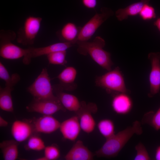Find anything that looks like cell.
Masks as SVG:
<instances>
[{
    "instance_id": "1",
    "label": "cell",
    "mask_w": 160,
    "mask_h": 160,
    "mask_svg": "<svg viewBox=\"0 0 160 160\" xmlns=\"http://www.w3.org/2000/svg\"><path fill=\"white\" fill-rule=\"evenodd\" d=\"M142 133L141 124L138 121H135L132 125L106 139L101 148L95 152V154L99 157H116L134 134L140 135Z\"/></svg>"
},
{
    "instance_id": "33",
    "label": "cell",
    "mask_w": 160,
    "mask_h": 160,
    "mask_svg": "<svg viewBox=\"0 0 160 160\" xmlns=\"http://www.w3.org/2000/svg\"><path fill=\"white\" fill-rule=\"evenodd\" d=\"M155 158L156 160H160V146L156 149Z\"/></svg>"
},
{
    "instance_id": "17",
    "label": "cell",
    "mask_w": 160,
    "mask_h": 160,
    "mask_svg": "<svg viewBox=\"0 0 160 160\" xmlns=\"http://www.w3.org/2000/svg\"><path fill=\"white\" fill-rule=\"evenodd\" d=\"M111 105L113 111L116 113L125 115L131 111L133 103L131 99L127 93H119L113 97Z\"/></svg>"
},
{
    "instance_id": "11",
    "label": "cell",
    "mask_w": 160,
    "mask_h": 160,
    "mask_svg": "<svg viewBox=\"0 0 160 160\" xmlns=\"http://www.w3.org/2000/svg\"><path fill=\"white\" fill-rule=\"evenodd\" d=\"M148 59L151 64V70L149 76L150 88L148 94L152 97L158 93L160 89V53L151 52Z\"/></svg>"
},
{
    "instance_id": "12",
    "label": "cell",
    "mask_w": 160,
    "mask_h": 160,
    "mask_svg": "<svg viewBox=\"0 0 160 160\" xmlns=\"http://www.w3.org/2000/svg\"><path fill=\"white\" fill-rule=\"evenodd\" d=\"M35 132L32 121L16 120L12 124L11 133L18 143L28 139Z\"/></svg>"
},
{
    "instance_id": "19",
    "label": "cell",
    "mask_w": 160,
    "mask_h": 160,
    "mask_svg": "<svg viewBox=\"0 0 160 160\" xmlns=\"http://www.w3.org/2000/svg\"><path fill=\"white\" fill-rule=\"evenodd\" d=\"M81 28L73 23L68 22L56 32V35L61 42L76 43Z\"/></svg>"
},
{
    "instance_id": "29",
    "label": "cell",
    "mask_w": 160,
    "mask_h": 160,
    "mask_svg": "<svg viewBox=\"0 0 160 160\" xmlns=\"http://www.w3.org/2000/svg\"><path fill=\"white\" fill-rule=\"evenodd\" d=\"M44 156L47 160H55L60 156V151L57 147L52 145L46 146L44 149Z\"/></svg>"
},
{
    "instance_id": "8",
    "label": "cell",
    "mask_w": 160,
    "mask_h": 160,
    "mask_svg": "<svg viewBox=\"0 0 160 160\" xmlns=\"http://www.w3.org/2000/svg\"><path fill=\"white\" fill-rule=\"evenodd\" d=\"M74 42H61L39 47H29L26 49V53L23 57V63L25 65L29 64L32 58L47 55L51 53L59 51L66 50L73 46Z\"/></svg>"
},
{
    "instance_id": "10",
    "label": "cell",
    "mask_w": 160,
    "mask_h": 160,
    "mask_svg": "<svg viewBox=\"0 0 160 160\" xmlns=\"http://www.w3.org/2000/svg\"><path fill=\"white\" fill-rule=\"evenodd\" d=\"M26 108L29 112H36L43 115H52L60 111H65L66 110L59 100H40L34 98Z\"/></svg>"
},
{
    "instance_id": "14",
    "label": "cell",
    "mask_w": 160,
    "mask_h": 160,
    "mask_svg": "<svg viewBox=\"0 0 160 160\" xmlns=\"http://www.w3.org/2000/svg\"><path fill=\"white\" fill-rule=\"evenodd\" d=\"M59 129L64 138L75 141L81 129L78 117L74 116L64 121L61 123Z\"/></svg>"
},
{
    "instance_id": "15",
    "label": "cell",
    "mask_w": 160,
    "mask_h": 160,
    "mask_svg": "<svg viewBox=\"0 0 160 160\" xmlns=\"http://www.w3.org/2000/svg\"><path fill=\"white\" fill-rule=\"evenodd\" d=\"M54 92L66 109L77 112L81 108V102L75 96L63 92L58 84L53 86Z\"/></svg>"
},
{
    "instance_id": "34",
    "label": "cell",
    "mask_w": 160,
    "mask_h": 160,
    "mask_svg": "<svg viewBox=\"0 0 160 160\" xmlns=\"http://www.w3.org/2000/svg\"><path fill=\"white\" fill-rule=\"evenodd\" d=\"M154 25L155 26L160 32V17L158 18L154 23Z\"/></svg>"
},
{
    "instance_id": "6",
    "label": "cell",
    "mask_w": 160,
    "mask_h": 160,
    "mask_svg": "<svg viewBox=\"0 0 160 160\" xmlns=\"http://www.w3.org/2000/svg\"><path fill=\"white\" fill-rule=\"evenodd\" d=\"M113 14L114 12L111 9L105 7L102 8L100 13H96L81 27L77 41H88L101 25Z\"/></svg>"
},
{
    "instance_id": "5",
    "label": "cell",
    "mask_w": 160,
    "mask_h": 160,
    "mask_svg": "<svg viewBox=\"0 0 160 160\" xmlns=\"http://www.w3.org/2000/svg\"><path fill=\"white\" fill-rule=\"evenodd\" d=\"M17 35L10 30H1L0 33V56L3 58L15 60L24 57L26 49H23L12 43Z\"/></svg>"
},
{
    "instance_id": "25",
    "label": "cell",
    "mask_w": 160,
    "mask_h": 160,
    "mask_svg": "<svg viewBox=\"0 0 160 160\" xmlns=\"http://www.w3.org/2000/svg\"><path fill=\"white\" fill-rule=\"evenodd\" d=\"M143 121L149 125L156 130L160 129V107L156 113L152 111L145 114Z\"/></svg>"
},
{
    "instance_id": "35",
    "label": "cell",
    "mask_w": 160,
    "mask_h": 160,
    "mask_svg": "<svg viewBox=\"0 0 160 160\" xmlns=\"http://www.w3.org/2000/svg\"><path fill=\"white\" fill-rule=\"evenodd\" d=\"M36 160H47V158L44 156L37 158L36 159Z\"/></svg>"
},
{
    "instance_id": "9",
    "label": "cell",
    "mask_w": 160,
    "mask_h": 160,
    "mask_svg": "<svg viewBox=\"0 0 160 160\" xmlns=\"http://www.w3.org/2000/svg\"><path fill=\"white\" fill-rule=\"evenodd\" d=\"M81 104L80 108L76 113L79 117L81 129L85 133L89 134L94 130L95 127V121L91 113L96 111L97 107L93 103L87 104L82 101Z\"/></svg>"
},
{
    "instance_id": "16",
    "label": "cell",
    "mask_w": 160,
    "mask_h": 160,
    "mask_svg": "<svg viewBox=\"0 0 160 160\" xmlns=\"http://www.w3.org/2000/svg\"><path fill=\"white\" fill-rule=\"evenodd\" d=\"M65 159L66 160H92L93 155L83 142L79 140L66 154Z\"/></svg>"
},
{
    "instance_id": "21",
    "label": "cell",
    "mask_w": 160,
    "mask_h": 160,
    "mask_svg": "<svg viewBox=\"0 0 160 160\" xmlns=\"http://www.w3.org/2000/svg\"><path fill=\"white\" fill-rule=\"evenodd\" d=\"M18 142L15 140H4L0 143V148L5 160H15L18 156Z\"/></svg>"
},
{
    "instance_id": "23",
    "label": "cell",
    "mask_w": 160,
    "mask_h": 160,
    "mask_svg": "<svg viewBox=\"0 0 160 160\" xmlns=\"http://www.w3.org/2000/svg\"><path fill=\"white\" fill-rule=\"evenodd\" d=\"M97 127L100 133L106 139L115 134L114 123L109 119H105L100 120L97 124Z\"/></svg>"
},
{
    "instance_id": "2",
    "label": "cell",
    "mask_w": 160,
    "mask_h": 160,
    "mask_svg": "<svg viewBox=\"0 0 160 160\" xmlns=\"http://www.w3.org/2000/svg\"><path fill=\"white\" fill-rule=\"evenodd\" d=\"M76 44L79 53L84 56L89 55L103 68L108 71L111 70L113 63L111 60V54L103 49L105 42L101 37L96 36L92 41H77Z\"/></svg>"
},
{
    "instance_id": "22",
    "label": "cell",
    "mask_w": 160,
    "mask_h": 160,
    "mask_svg": "<svg viewBox=\"0 0 160 160\" xmlns=\"http://www.w3.org/2000/svg\"><path fill=\"white\" fill-rule=\"evenodd\" d=\"M14 88L5 86L0 87V108L5 111L13 112L14 108L11 93Z\"/></svg>"
},
{
    "instance_id": "24",
    "label": "cell",
    "mask_w": 160,
    "mask_h": 160,
    "mask_svg": "<svg viewBox=\"0 0 160 160\" xmlns=\"http://www.w3.org/2000/svg\"><path fill=\"white\" fill-rule=\"evenodd\" d=\"M0 78L4 81L5 86L14 87L20 81V76L17 73L9 75L7 70L2 62H0Z\"/></svg>"
},
{
    "instance_id": "7",
    "label": "cell",
    "mask_w": 160,
    "mask_h": 160,
    "mask_svg": "<svg viewBox=\"0 0 160 160\" xmlns=\"http://www.w3.org/2000/svg\"><path fill=\"white\" fill-rule=\"evenodd\" d=\"M42 21V18L40 17H27L17 32V42L24 46L33 45L40 30Z\"/></svg>"
},
{
    "instance_id": "4",
    "label": "cell",
    "mask_w": 160,
    "mask_h": 160,
    "mask_svg": "<svg viewBox=\"0 0 160 160\" xmlns=\"http://www.w3.org/2000/svg\"><path fill=\"white\" fill-rule=\"evenodd\" d=\"M95 83L96 86L108 91L127 94L129 92L126 87L123 75L118 67L97 77Z\"/></svg>"
},
{
    "instance_id": "18",
    "label": "cell",
    "mask_w": 160,
    "mask_h": 160,
    "mask_svg": "<svg viewBox=\"0 0 160 160\" xmlns=\"http://www.w3.org/2000/svg\"><path fill=\"white\" fill-rule=\"evenodd\" d=\"M77 74V71L74 67L66 68L56 77L59 81V85L63 90L71 91L75 89L76 85L74 82Z\"/></svg>"
},
{
    "instance_id": "31",
    "label": "cell",
    "mask_w": 160,
    "mask_h": 160,
    "mask_svg": "<svg viewBox=\"0 0 160 160\" xmlns=\"http://www.w3.org/2000/svg\"><path fill=\"white\" fill-rule=\"evenodd\" d=\"M83 5L89 9H95L97 5V0H81Z\"/></svg>"
},
{
    "instance_id": "28",
    "label": "cell",
    "mask_w": 160,
    "mask_h": 160,
    "mask_svg": "<svg viewBox=\"0 0 160 160\" xmlns=\"http://www.w3.org/2000/svg\"><path fill=\"white\" fill-rule=\"evenodd\" d=\"M149 4H146L143 6L139 14L140 17L144 20H151L156 17L154 8Z\"/></svg>"
},
{
    "instance_id": "27",
    "label": "cell",
    "mask_w": 160,
    "mask_h": 160,
    "mask_svg": "<svg viewBox=\"0 0 160 160\" xmlns=\"http://www.w3.org/2000/svg\"><path fill=\"white\" fill-rule=\"evenodd\" d=\"M45 147L43 140L39 136L33 135L28 139L25 148L27 150L40 151L44 150Z\"/></svg>"
},
{
    "instance_id": "26",
    "label": "cell",
    "mask_w": 160,
    "mask_h": 160,
    "mask_svg": "<svg viewBox=\"0 0 160 160\" xmlns=\"http://www.w3.org/2000/svg\"><path fill=\"white\" fill-rule=\"evenodd\" d=\"M66 54V50H62L55 52L46 55L49 64L65 65L67 63Z\"/></svg>"
},
{
    "instance_id": "30",
    "label": "cell",
    "mask_w": 160,
    "mask_h": 160,
    "mask_svg": "<svg viewBox=\"0 0 160 160\" xmlns=\"http://www.w3.org/2000/svg\"><path fill=\"white\" fill-rule=\"evenodd\" d=\"M135 148L137 153L134 160H149L151 159L147 149L142 143H139L136 145Z\"/></svg>"
},
{
    "instance_id": "3",
    "label": "cell",
    "mask_w": 160,
    "mask_h": 160,
    "mask_svg": "<svg viewBox=\"0 0 160 160\" xmlns=\"http://www.w3.org/2000/svg\"><path fill=\"white\" fill-rule=\"evenodd\" d=\"M33 98L40 100H58L54 94L53 86L46 68L42 69L40 74L27 89Z\"/></svg>"
},
{
    "instance_id": "20",
    "label": "cell",
    "mask_w": 160,
    "mask_h": 160,
    "mask_svg": "<svg viewBox=\"0 0 160 160\" xmlns=\"http://www.w3.org/2000/svg\"><path fill=\"white\" fill-rule=\"evenodd\" d=\"M150 0H141L133 3L125 8L117 10L115 15L117 19L122 21L127 18L129 16H135L139 15L143 6L149 3Z\"/></svg>"
},
{
    "instance_id": "32",
    "label": "cell",
    "mask_w": 160,
    "mask_h": 160,
    "mask_svg": "<svg viewBox=\"0 0 160 160\" xmlns=\"http://www.w3.org/2000/svg\"><path fill=\"white\" fill-rule=\"evenodd\" d=\"M8 122L1 116H0V127H6L8 125Z\"/></svg>"
},
{
    "instance_id": "13",
    "label": "cell",
    "mask_w": 160,
    "mask_h": 160,
    "mask_svg": "<svg viewBox=\"0 0 160 160\" xmlns=\"http://www.w3.org/2000/svg\"><path fill=\"white\" fill-rule=\"evenodd\" d=\"M32 123L35 132L47 134L52 133L59 129L61 124L50 115H44L34 120Z\"/></svg>"
}]
</instances>
